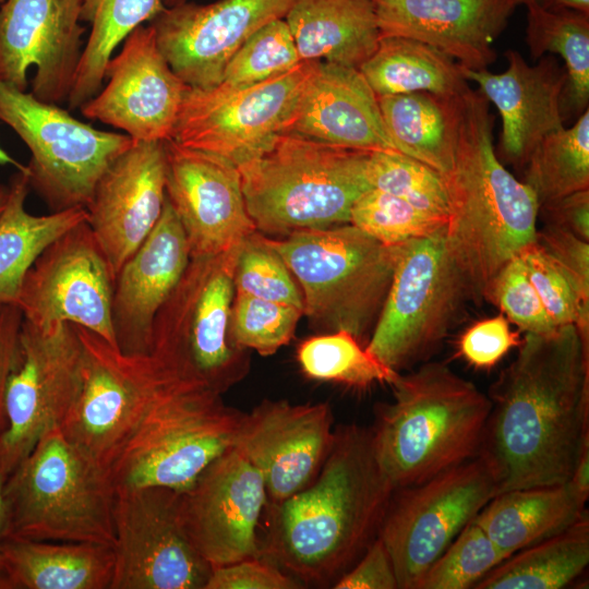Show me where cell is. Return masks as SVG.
Returning <instances> with one entry per match:
<instances>
[{"mask_svg": "<svg viewBox=\"0 0 589 589\" xmlns=\"http://www.w3.org/2000/svg\"><path fill=\"white\" fill-rule=\"evenodd\" d=\"M480 454L498 493L569 481L589 434V340L574 324L526 333L486 393Z\"/></svg>", "mask_w": 589, "mask_h": 589, "instance_id": "obj_1", "label": "cell"}, {"mask_svg": "<svg viewBox=\"0 0 589 589\" xmlns=\"http://www.w3.org/2000/svg\"><path fill=\"white\" fill-rule=\"evenodd\" d=\"M393 493L371 430L341 425L315 478L272 504L261 557L301 584L334 585L377 538Z\"/></svg>", "mask_w": 589, "mask_h": 589, "instance_id": "obj_2", "label": "cell"}, {"mask_svg": "<svg viewBox=\"0 0 589 589\" xmlns=\"http://www.w3.org/2000/svg\"><path fill=\"white\" fill-rule=\"evenodd\" d=\"M488 99L470 87L459 96L454 164L444 177L448 251L469 290L484 300L502 267L534 242L539 202L498 159Z\"/></svg>", "mask_w": 589, "mask_h": 589, "instance_id": "obj_3", "label": "cell"}, {"mask_svg": "<svg viewBox=\"0 0 589 589\" xmlns=\"http://www.w3.org/2000/svg\"><path fill=\"white\" fill-rule=\"evenodd\" d=\"M392 402L371 428L378 465L394 491L480 454L491 401L446 363L425 361L389 384Z\"/></svg>", "mask_w": 589, "mask_h": 589, "instance_id": "obj_4", "label": "cell"}, {"mask_svg": "<svg viewBox=\"0 0 589 589\" xmlns=\"http://www.w3.org/2000/svg\"><path fill=\"white\" fill-rule=\"evenodd\" d=\"M368 155L294 134L277 135L238 167L256 230L288 236L349 223L353 203L372 188Z\"/></svg>", "mask_w": 589, "mask_h": 589, "instance_id": "obj_5", "label": "cell"}, {"mask_svg": "<svg viewBox=\"0 0 589 589\" xmlns=\"http://www.w3.org/2000/svg\"><path fill=\"white\" fill-rule=\"evenodd\" d=\"M242 412L204 383L173 375L151 399L106 477L113 492L164 486L178 493L232 447Z\"/></svg>", "mask_w": 589, "mask_h": 589, "instance_id": "obj_6", "label": "cell"}, {"mask_svg": "<svg viewBox=\"0 0 589 589\" xmlns=\"http://www.w3.org/2000/svg\"><path fill=\"white\" fill-rule=\"evenodd\" d=\"M113 496L105 471L52 428L3 480L4 540L112 548Z\"/></svg>", "mask_w": 589, "mask_h": 589, "instance_id": "obj_7", "label": "cell"}, {"mask_svg": "<svg viewBox=\"0 0 589 589\" xmlns=\"http://www.w3.org/2000/svg\"><path fill=\"white\" fill-rule=\"evenodd\" d=\"M268 240L300 286L303 314L361 340L382 310L398 245L383 244L350 223Z\"/></svg>", "mask_w": 589, "mask_h": 589, "instance_id": "obj_8", "label": "cell"}, {"mask_svg": "<svg viewBox=\"0 0 589 589\" xmlns=\"http://www.w3.org/2000/svg\"><path fill=\"white\" fill-rule=\"evenodd\" d=\"M238 249L191 259L153 325L151 354L220 395L249 369L229 335Z\"/></svg>", "mask_w": 589, "mask_h": 589, "instance_id": "obj_9", "label": "cell"}, {"mask_svg": "<svg viewBox=\"0 0 589 589\" xmlns=\"http://www.w3.org/2000/svg\"><path fill=\"white\" fill-rule=\"evenodd\" d=\"M445 227L398 244L393 279L365 346L396 372L428 361L470 299Z\"/></svg>", "mask_w": 589, "mask_h": 589, "instance_id": "obj_10", "label": "cell"}, {"mask_svg": "<svg viewBox=\"0 0 589 589\" xmlns=\"http://www.w3.org/2000/svg\"><path fill=\"white\" fill-rule=\"evenodd\" d=\"M0 121L29 149V188L51 212L86 208L105 169L133 143L127 134L95 129L2 81Z\"/></svg>", "mask_w": 589, "mask_h": 589, "instance_id": "obj_11", "label": "cell"}, {"mask_svg": "<svg viewBox=\"0 0 589 589\" xmlns=\"http://www.w3.org/2000/svg\"><path fill=\"white\" fill-rule=\"evenodd\" d=\"M74 326L82 344L81 387L59 429L106 472L151 399L179 373L153 354H125Z\"/></svg>", "mask_w": 589, "mask_h": 589, "instance_id": "obj_12", "label": "cell"}, {"mask_svg": "<svg viewBox=\"0 0 589 589\" xmlns=\"http://www.w3.org/2000/svg\"><path fill=\"white\" fill-rule=\"evenodd\" d=\"M498 494L481 456L394 491L377 537L393 562L399 589L417 581L456 536Z\"/></svg>", "mask_w": 589, "mask_h": 589, "instance_id": "obj_13", "label": "cell"}, {"mask_svg": "<svg viewBox=\"0 0 589 589\" xmlns=\"http://www.w3.org/2000/svg\"><path fill=\"white\" fill-rule=\"evenodd\" d=\"M317 61L231 92L189 88L171 135L177 144L239 167L284 133Z\"/></svg>", "mask_w": 589, "mask_h": 589, "instance_id": "obj_14", "label": "cell"}, {"mask_svg": "<svg viewBox=\"0 0 589 589\" xmlns=\"http://www.w3.org/2000/svg\"><path fill=\"white\" fill-rule=\"evenodd\" d=\"M20 349L4 397L3 480L47 431L61 424L81 387L82 344L73 324L37 326L23 320Z\"/></svg>", "mask_w": 589, "mask_h": 589, "instance_id": "obj_15", "label": "cell"}, {"mask_svg": "<svg viewBox=\"0 0 589 589\" xmlns=\"http://www.w3.org/2000/svg\"><path fill=\"white\" fill-rule=\"evenodd\" d=\"M110 589H205L213 567L187 538L178 492L164 486L115 491Z\"/></svg>", "mask_w": 589, "mask_h": 589, "instance_id": "obj_16", "label": "cell"}, {"mask_svg": "<svg viewBox=\"0 0 589 589\" xmlns=\"http://www.w3.org/2000/svg\"><path fill=\"white\" fill-rule=\"evenodd\" d=\"M116 276L87 220L52 241L27 271L17 306L37 326L71 323L118 349L112 324Z\"/></svg>", "mask_w": 589, "mask_h": 589, "instance_id": "obj_17", "label": "cell"}, {"mask_svg": "<svg viewBox=\"0 0 589 589\" xmlns=\"http://www.w3.org/2000/svg\"><path fill=\"white\" fill-rule=\"evenodd\" d=\"M268 502L261 472L230 447L178 493L182 529L214 568L261 556L257 529Z\"/></svg>", "mask_w": 589, "mask_h": 589, "instance_id": "obj_18", "label": "cell"}, {"mask_svg": "<svg viewBox=\"0 0 589 589\" xmlns=\"http://www.w3.org/2000/svg\"><path fill=\"white\" fill-rule=\"evenodd\" d=\"M81 0H5L0 7V81L39 100L68 101L83 52Z\"/></svg>", "mask_w": 589, "mask_h": 589, "instance_id": "obj_19", "label": "cell"}, {"mask_svg": "<svg viewBox=\"0 0 589 589\" xmlns=\"http://www.w3.org/2000/svg\"><path fill=\"white\" fill-rule=\"evenodd\" d=\"M294 0H218L166 8L148 24L173 73L189 87L208 89L263 25L285 19Z\"/></svg>", "mask_w": 589, "mask_h": 589, "instance_id": "obj_20", "label": "cell"}, {"mask_svg": "<svg viewBox=\"0 0 589 589\" xmlns=\"http://www.w3.org/2000/svg\"><path fill=\"white\" fill-rule=\"evenodd\" d=\"M105 79L106 86L80 107L82 116L122 130L136 142L171 139L190 87L170 69L149 24L123 40Z\"/></svg>", "mask_w": 589, "mask_h": 589, "instance_id": "obj_21", "label": "cell"}, {"mask_svg": "<svg viewBox=\"0 0 589 589\" xmlns=\"http://www.w3.org/2000/svg\"><path fill=\"white\" fill-rule=\"evenodd\" d=\"M165 145L166 196L184 230L190 257L217 256L238 248L256 231L238 167L172 140Z\"/></svg>", "mask_w": 589, "mask_h": 589, "instance_id": "obj_22", "label": "cell"}, {"mask_svg": "<svg viewBox=\"0 0 589 589\" xmlns=\"http://www.w3.org/2000/svg\"><path fill=\"white\" fill-rule=\"evenodd\" d=\"M334 435L327 404L264 400L242 413L232 447L257 468L268 501L276 504L315 478Z\"/></svg>", "mask_w": 589, "mask_h": 589, "instance_id": "obj_23", "label": "cell"}, {"mask_svg": "<svg viewBox=\"0 0 589 589\" xmlns=\"http://www.w3.org/2000/svg\"><path fill=\"white\" fill-rule=\"evenodd\" d=\"M166 172L165 141H133L97 181L86 207L87 224L115 276L160 218Z\"/></svg>", "mask_w": 589, "mask_h": 589, "instance_id": "obj_24", "label": "cell"}, {"mask_svg": "<svg viewBox=\"0 0 589 589\" xmlns=\"http://www.w3.org/2000/svg\"><path fill=\"white\" fill-rule=\"evenodd\" d=\"M507 69L502 73L462 67L468 82L492 103L501 118L498 159L522 170L536 145L564 125L561 97L567 80L564 65L551 56L530 65L516 50H507Z\"/></svg>", "mask_w": 589, "mask_h": 589, "instance_id": "obj_25", "label": "cell"}, {"mask_svg": "<svg viewBox=\"0 0 589 589\" xmlns=\"http://www.w3.org/2000/svg\"><path fill=\"white\" fill-rule=\"evenodd\" d=\"M190 260L184 230L166 196L156 226L116 276L112 324L121 352L151 354L155 317Z\"/></svg>", "mask_w": 589, "mask_h": 589, "instance_id": "obj_26", "label": "cell"}, {"mask_svg": "<svg viewBox=\"0 0 589 589\" xmlns=\"http://www.w3.org/2000/svg\"><path fill=\"white\" fill-rule=\"evenodd\" d=\"M381 37L428 44L470 70L496 59L493 41L505 29L519 0H372Z\"/></svg>", "mask_w": 589, "mask_h": 589, "instance_id": "obj_27", "label": "cell"}, {"mask_svg": "<svg viewBox=\"0 0 589 589\" xmlns=\"http://www.w3.org/2000/svg\"><path fill=\"white\" fill-rule=\"evenodd\" d=\"M284 133L352 151L398 152L360 71L327 62L306 81Z\"/></svg>", "mask_w": 589, "mask_h": 589, "instance_id": "obj_28", "label": "cell"}, {"mask_svg": "<svg viewBox=\"0 0 589 589\" xmlns=\"http://www.w3.org/2000/svg\"><path fill=\"white\" fill-rule=\"evenodd\" d=\"M285 21L301 61L359 69L381 38L372 0H294Z\"/></svg>", "mask_w": 589, "mask_h": 589, "instance_id": "obj_29", "label": "cell"}, {"mask_svg": "<svg viewBox=\"0 0 589 589\" xmlns=\"http://www.w3.org/2000/svg\"><path fill=\"white\" fill-rule=\"evenodd\" d=\"M586 503L570 481L515 489L495 495L473 520L509 556L572 527Z\"/></svg>", "mask_w": 589, "mask_h": 589, "instance_id": "obj_30", "label": "cell"}, {"mask_svg": "<svg viewBox=\"0 0 589 589\" xmlns=\"http://www.w3.org/2000/svg\"><path fill=\"white\" fill-rule=\"evenodd\" d=\"M4 589H110L112 548L86 542L7 539Z\"/></svg>", "mask_w": 589, "mask_h": 589, "instance_id": "obj_31", "label": "cell"}, {"mask_svg": "<svg viewBox=\"0 0 589 589\" xmlns=\"http://www.w3.org/2000/svg\"><path fill=\"white\" fill-rule=\"evenodd\" d=\"M8 187L0 215V302L17 305L23 279L35 260L58 237L87 220V211L74 207L33 215L25 208L31 190L27 173L17 170Z\"/></svg>", "mask_w": 589, "mask_h": 589, "instance_id": "obj_32", "label": "cell"}, {"mask_svg": "<svg viewBox=\"0 0 589 589\" xmlns=\"http://www.w3.org/2000/svg\"><path fill=\"white\" fill-rule=\"evenodd\" d=\"M459 96L428 92L377 96L386 131L397 151L446 177L454 164Z\"/></svg>", "mask_w": 589, "mask_h": 589, "instance_id": "obj_33", "label": "cell"}, {"mask_svg": "<svg viewBox=\"0 0 589 589\" xmlns=\"http://www.w3.org/2000/svg\"><path fill=\"white\" fill-rule=\"evenodd\" d=\"M358 70L376 96L428 92L456 97L469 88L456 60L407 37H381L375 51Z\"/></svg>", "mask_w": 589, "mask_h": 589, "instance_id": "obj_34", "label": "cell"}, {"mask_svg": "<svg viewBox=\"0 0 589 589\" xmlns=\"http://www.w3.org/2000/svg\"><path fill=\"white\" fill-rule=\"evenodd\" d=\"M528 10L526 43L538 60L546 52L562 57L567 73L561 97L563 122L577 120L589 105V14L570 9H544L536 0Z\"/></svg>", "mask_w": 589, "mask_h": 589, "instance_id": "obj_35", "label": "cell"}, {"mask_svg": "<svg viewBox=\"0 0 589 589\" xmlns=\"http://www.w3.org/2000/svg\"><path fill=\"white\" fill-rule=\"evenodd\" d=\"M589 564V520L585 515L563 532L501 562L473 589H561Z\"/></svg>", "mask_w": 589, "mask_h": 589, "instance_id": "obj_36", "label": "cell"}, {"mask_svg": "<svg viewBox=\"0 0 589 589\" xmlns=\"http://www.w3.org/2000/svg\"><path fill=\"white\" fill-rule=\"evenodd\" d=\"M166 9L163 0H81V21L91 26L68 99L76 110L101 88L115 49L144 22Z\"/></svg>", "mask_w": 589, "mask_h": 589, "instance_id": "obj_37", "label": "cell"}, {"mask_svg": "<svg viewBox=\"0 0 589 589\" xmlns=\"http://www.w3.org/2000/svg\"><path fill=\"white\" fill-rule=\"evenodd\" d=\"M522 182L539 205L589 189V109L569 127L544 136L524 167Z\"/></svg>", "mask_w": 589, "mask_h": 589, "instance_id": "obj_38", "label": "cell"}, {"mask_svg": "<svg viewBox=\"0 0 589 589\" xmlns=\"http://www.w3.org/2000/svg\"><path fill=\"white\" fill-rule=\"evenodd\" d=\"M302 372L310 378L354 387L392 384L396 372L368 351L352 334L329 332L303 340L297 350Z\"/></svg>", "mask_w": 589, "mask_h": 589, "instance_id": "obj_39", "label": "cell"}, {"mask_svg": "<svg viewBox=\"0 0 589 589\" xmlns=\"http://www.w3.org/2000/svg\"><path fill=\"white\" fill-rule=\"evenodd\" d=\"M365 172L372 188L447 219L449 202L445 178L429 165L399 152H371Z\"/></svg>", "mask_w": 589, "mask_h": 589, "instance_id": "obj_40", "label": "cell"}, {"mask_svg": "<svg viewBox=\"0 0 589 589\" xmlns=\"http://www.w3.org/2000/svg\"><path fill=\"white\" fill-rule=\"evenodd\" d=\"M301 61L285 19L274 20L254 34L237 50L215 87L231 92L245 88L297 67Z\"/></svg>", "mask_w": 589, "mask_h": 589, "instance_id": "obj_41", "label": "cell"}, {"mask_svg": "<svg viewBox=\"0 0 589 589\" xmlns=\"http://www.w3.org/2000/svg\"><path fill=\"white\" fill-rule=\"evenodd\" d=\"M349 223L383 244L398 245L440 231L447 219L371 188L353 203Z\"/></svg>", "mask_w": 589, "mask_h": 589, "instance_id": "obj_42", "label": "cell"}, {"mask_svg": "<svg viewBox=\"0 0 589 589\" xmlns=\"http://www.w3.org/2000/svg\"><path fill=\"white\" fill-rule=\"evenodd\" d=\"M506 557L472 520L421 576L414 589H473Z\"/></svg>", "mask_w": 589, "mask_h": 589, "instance_id": "obj_43", "label": "cell"}, {"mask_svg": "<svg viewBox=\"0 0 589 589\" xmlns=\"http://www.w3.org/2000/svg\"><path fill=\"white\" fill-rule=\"evenodd\" d=\"M233 284L237 292L303 310L300 288L268 238L254 231L239 245Z\"/></svg>", "mask_w": 589, "mask_h": 589, "instance_id": "obj_44", "label": "cell"}, {"mask_svg": "<svg viewBox=\"0 0 589 589\" xmlns=\"http://www.w3.org/2000/svg\"><path fill=\"white\" fill-rule=\"evenodd\" d=\"M303 310L237 292L232 303L229 335L240 349L263 357L274 354L294 335Z\"/></svg>", "mask_w": 589, "mask_h": 589, "instance_id": "obj_45", "label": "cell"}, {"mask_svg": "<svg viewBox=\"0 0 589 589\" xmlns=\"http://www.w3.org/2000/svg\"><path fill=\"white\" fill-rule=\"evenodd\" d=\"M484 300L496 305L525 334H548L556 328L529 280L520 255L496 274Z\"/></svg>", "mask_w": 589, "mask_h": 589, "instance_id": "obj_46", "label": "cell"}, {"mask_svg": "<svg viewBox=\"0 0 589 589\" xmlns=\"http://www.w3.org/2000/svg\"><path fill=\"white\" fill-rule=\"evenodd\" d=\"M529 280L553 324H574L589 339V313L585 312L565 276L533 242L520 254Z\"/></svg>", "mask_w": 589, "mask_h": 589, "instance_id": "obj_47", "label": "cell"}, {"mask_svg": "<svg viewBox=\"0 0 589 589\" xmlns=\"http://www.w3.org/2000/svg\"><path fill=\"white\" fill-rule=\"evenodd\" d=\"M534 243L569 281L581 309L589 313V241L544 225L537 229Z\"/></svg>", "mask_w": 589, "mask_h": 589, "instance_id": "obj_48", "label": "cell"}, {"mask_svg": "<svg viewBox=\"0 0 589 589\" xmlns=\"http://www.w3.org/2000/svg\"><path fill=\"white\" fill-rule=\"evenodd\" d=\"M508 322L501 314L471 325L459 339L460 356L474 368H493L521 341L518 334L512 332Z\"/></svg>", "mask_w": 589, "mask_h": 589, "instance_id": "obj_49", "label": "cell"}, {"mask_svg": "<svg viewBox=\"0 0 589 589\" xmlns=\"http://www.w3.org/2000/svg\"><path fill=\"white\" fill-rule=\"evenodd\" d=\"M302 584L261 556L214 567L205 589H297Z\"/></svg>", "mask_w": 589, "mask_h": 589, "instance_id": "obj_50", "label": "cell"}, {"mask_svg": "<svg viewBox=\"0 0 589 589\" xmlns=\"http://www.w3.org/2000/svg\"><path fill=\"white\" fill-rule=\"evenodd\" d=\"M335 589H399L390 556L377 537L332 586Z\"/></svg>", "mask_w": 589, "mask_h": 589, "instance_id": "obj_51", "label": "cell"}, {"mask_svg": "<svg viewBox=\"0 0 589 589\" xmlns=\"http://www.w3.org/2000/svg\"><path fill=\"white\" fill-rule=\"evenodd\" d=\"M539 217L544 225L589 241V189L540 204Z\"/></svg>", "mask_w": 589, "mask_h": 589, "instance_id": "obj_52", "label": "cell"}, {"mask_svg": "<svg viewBox=\"0 0 589 589\" xmlns=\"http://www.w3.org/2000/svg\"><path fill=\"white\" fill-rule=\"evenodd\" d=\"M23 320L22 311L16 304L0 302V433L7 428L5 389L20 360Z\"/></svg>", "mask_w": 589, "mask_h": 589, "instance_id": "obj_53", "label": "cell"}, {"mask_svg": "<svg viewBox=\"0 0 589 589\" xmlns=\"http://www.w3.org/2000/svg\"><path fill=\"white\" fill-rule=\"evenodd\" d=\"M577 492L586 500L589 498V434L582 440L578 458L569 479Z\"/></svg>", "mask_w": 589, "mask_h": 589, "instance_id": "obj_54", "label": "cell"}, {"mask_svg": "<svg viewBox=\"0 0 589 589\" xmlns=\"http://www.w3.org/2000/svg\"><path fill=\"white\" fill-rule=\"evenodd\" d=\"M544 9H570L589 14V0H536Z\"/></svg>", "mask_w": 589, "mask_h": 589, "instance_id": "obj_55", "label": "cell"}, {"mask_svg": "<svg viewBox=\"0 0 589 589\" xmlns=\"http://www.w3.org/2000/svg\"><path fill=\"white\" fill-rule=\"evenodd\" d=\"M2 483L3 479L0 476V589H4L3 567H2V543L4 540V506L2 500Z\"/></svg>", "mask_w": 589, "mask_h": 589, "instance_id": "obj_56", "label": "cell"}, {"mask_svg": "<svg viewBox=\"0 0 589 589\" xmlns=\"http://www.w3.org/2000/svg\"><path fill=\"white\" fill-rule=\"evenodd\" d=\"M0 165H12L17 170L24 171L27 173L26 165H22L19 161H16L13 157H11L1 146H0Z\"/></svg>", "mask_w": 589, "mask_h": 589, "instance_id": "obj_57", "label": "cell"}, {"mask_svg": "<svg viewBox=\"0 0 589 589\" xmlns=\"http://www.w3.org/2000/svg\"><path fill=\"white\" fill-rule=\"evenodd\" d=\"M9 194V187L0 184V215L4 209Z\"/></svg>", "mask_w": 589, "mask_h": 589, "instance_id": "obj_58", "label": "cell"}, {"mask_svg": "<svg viewBox=\"0 0 589 589\" xmlns=\"http://www.w3.org/2000/svg\"><path fill=\"white\" fill-rule=\"evenodd\" d=\"M188 0H163L166 8L175 7L187 2Z\"/></svg>", "mask_w": 589, "mask_h": 589, "instance_id": "obj_59", "label": "cell"}, {"mask_svg": "<svg viewBox=\"0 0 589 589\" xmlns=\"http://www.w3.org/2000/svg\"><path fill=\"white\" fill-rule=\"evenodd\" d=\"M519 1H520L521 4H526V3H528V2L531 1V0H519Z\"/></svg>", "mask_w": 589, "mask_h": 589, "instance_id": "obj_60", "label": "cell"}, {"mask_svg": "<svg viewBox=\"0 0 589 589\" xmlns=\"http://www.w3.org/2000/svg\"><path fill=\"white\" fill-rule=\"evenodd\" d=\"M5 0H0V3H3Z\"/></svg>", "mask_w": 589, "mask_h": 589, "instance_id": "obj_61", "label": "cell"}]
</instances>
